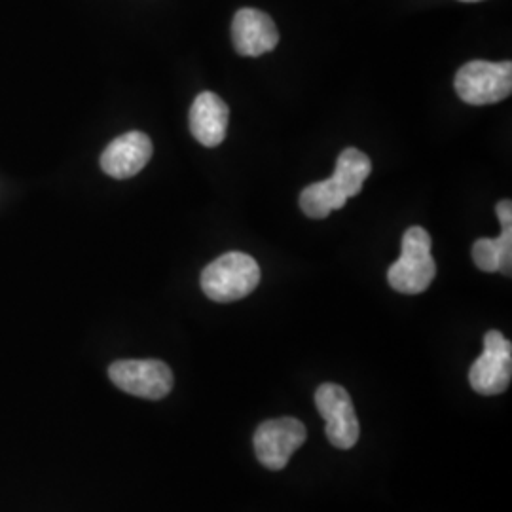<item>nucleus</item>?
I'll return each instance as SVG.
<instances>
[{
	"label": "nucleus",
	"mask_w": 512,
	"mask_h": 512,
	"mask_svg": "<svg viewBox=\"0 0 512 512\" xmlns=\"http://www.w3.org/2000/svg\"><path fill=\"white\" fill-rule=\"evenodd\" d=\"M260 283V268L253 256L226 253L213 260L202 272V291L213 302H236L255 291Z\"/></svg>",
	"instance_id": "nucleus-1"
},
{
	"label": "nucleus",
	"mask_w": 512,
	"mask_h": 512,
	"mask_svg": "<svg viewBox=\"0 0 512 512\" xmlns=\"http://www.w3.org/2000/svg\"><path fill=\"white\" fill-rule=\"evenodd\" d=\"M437 275V264L431 256V236L421 226H412L403 236L401 258L387 272L389 285L401 294L427 291Z\"/></svg>",
	"instance_id": "nucleus-2"
},
{
	"label": "nucleus",
	"mask_w": 512,
	"mask_h": 512,
	"mask_svg": "<svg viewBox=\"0 0 512 512\" xmlns=\"http://www.w3.org/2000/svg\"><path fill=\"white\" fill-rule=\"evenodd\" d=\"M456 92L469 105H494L512 92V63L471 61L456 74Z\"/></svg>",
	"instance_id": "nucleus-3"
},
{
	"label": "nucleus",
	"mask_w": 512,
	"mask_h": 512,
	"mask_svg": "<svg viewBox=\"0 0 512 512\" xmlns=\"http://www.w3.org/2000/svg\"><path fill=\"white\" fill-rule=\"evenodd\" d=\"M112 384L124 393L148 401H160L173 389V372L158 359H126L109 366Z\"/></svg>",
	"instance_id": "nucleus-4"
},
{
	"label": "nucleus",
	"mask_w": 512,
	"mask_h": 512,
	"mask_svg": "<svg viewBox=\"0 0 512 512\" xmlns=\"http://www.w3.org/2000/svg\"><path fill=\"white\" fill-rule=\"evenodd\" d=\"M511 378V342L499 330H488L484 336V351L469 372L471 387L480 395L492 397L507 391Z\"/></svg>",
	"instance_id": "nucleus-5"
},
{
	"label": "nucleus",
	"mask_w": 512,
	"mask_h": 512,
	"mask_svg": "<svg viewBox=\"0 0 512 512\" xmlns=\"http://www.w3.org/2000/svg\"><path fill=\"white\" fill-rule=\"evenodd\" d=\"M306 439L308 431L300 420L279 418L262 421L253 439L256 459L270 471H281Z\"/></svg>",
	"instance_id": "nucleus-6"
},
{
	"label": "nucleus",
	"mask_w": 512,
	"mask_h": 512,
	"mask_svg": "<svg viewBox=\"0 0 512 512\" xmlns=\"http://www.w3.org/2000/svg\"><path fill=\"white\" fill-rule=\"evenodd\" d=\"M315 406L327 421V437L338 450H349L359 440V420L348 391L338 384L319 385L315 391Z\"/></svg>",
	"instance_id": "nucleus-7"
},
{
	"label": "nucleus",
	"mask_w": 512,
	"mask_h": 512,
	"mask_svg": "<svg viewBox=\"0 0 512 512\" xmlns=\"http://www.w3.org/2000/svg\"><path fill=\"white\" fill-rule=\"evenodd\" d=\"M152 141L143 131H129L114 139L101 154V169L112 179L137 175L152 158Z\"/></svg>",
	"instance_id": "nucleus-8"
},
{
	"label": "nucleus",
	"mask_w": 512,
	"mask_h": 512,
	"mask_svg": "<svg viewBox=\"0 0 512 512\" xmlns=\"http://www.w3.org/2000/svg\"><path fill=\"white\" fill-rule=\"evenodd\" d=\"M232 40L239 55L258 57L272 52L279 44V31L268 14L255 8H243L232 23Z\"/></svg>",
	"instance_id": "nucleus-9"
},
{
	"label": "nucleus",
	"mask_w": 512,
	"mask_h": 512,
	"mask_svg": "<svg viewBox=\"0 0 512 512\" xmlns=\"http://www.w3.org/2000/svg\"><path fill=\"white\" fill-rule=\"evenodd\" d=\"M228 118V105L217 93H200L190 109V131L203 147H219L228 133Z\"/></svg>",
	"instance_id": "nucleus-10"
},
{
	"label": "nucleus",
	"mask_w": 512,
	"mask_h": 512,
	"mask_svg": "<svg viewBox=\"0 0 512 512\" xmlns=\"http://www.w3.org/2000/svg\"><path fill=\"white\" fill-rule=\"evenodd\" d=\"M473 260L482 272L512 274V226H503L497 239L482 238L473 245Z\"/></svg>",
	"instance_id": "nucleus-11"
},
{
	"label": "nucleus",
	"mask_w": 512,
	"mask_h": 512,
	"mask_svg": "<svg viewBox=\"0 0 512 512\" xmlns=\"http://www.w3.org/2000/svg\"><path fill=\"white\" fill-rule=\"evenodd\" d=\"M372 171V164L365 152L357 148H346L338 160H336V171L330 177L334 184L342 190L346 198H355L361 194L363 184Z\"/></svg>",
	"instance_id": "nucleus-12"
},
{
	"label": "nucleus",
	"mask_w": 512,
	"mask_h": 512,
	"mask_svg": "<svg viewBox=\"0 0 512 512\" xmlns=\"http://www.w3.org/2000/svg\"><path fill=\"white\" fill-rule=\"evenodd\" d=\"M346 202L348 198L342 194V190L332 179L310 184L300 194V207L304 215H308L310 219H327L332 211L342 209Z\"/></svg>",
	"instance_id": "nucleus-13"
},
{
	"label": "nucleus",
	"mask_w": 512,
	"mask_h": 512,
	"mask_svg": "<svg viewBox=\"0 0 512 512\" xmlns=\"http://www.w3.org/2000/svg\"><path fill=\"white\" fill-rule=\"evenodd\" d=\"M463 2H478V0H463Z\"/></svg>",
	"instance_id": "nucleus-14"
}]
</instances>
